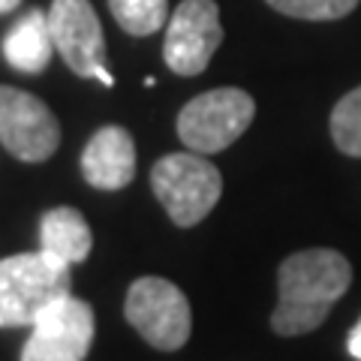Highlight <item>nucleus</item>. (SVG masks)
I'll return each instance as SVG.
<instances>
[{
    "mask_svg": "<svg viewBox=\"0 0 361 361\" xmlns=\"http://www.w3.org/2000/svg\"><path fill=\"white\" fill-rule=\"evenodd\" d=\"M349 283L353 265L337 250L313 247L286 256L277 268V307L271 313V329L280 337L316 331L346 295Z\"/></svg>",
    "mask_w": 361,
    "mask_h": 361,
    "instance_id": "1",
    "label": "nucleus"
},
{
    "mask_svg": "<svg viewBox=\"0 0 361 361\" xmlns=\"http://www.w3.org/2000/svg\"><path fill=\"white\" fill-rule=\"evenodd\" d=\"M70 268L42 250L0 259V329L33 325L54 301L70 295Z\"/></svg>",
    "mask_w": 361,
    "mask_h": 361,
    "instance_id": "2",
    "label": "nucleus"
},
{
    "mask_svg": "<svg viewBox=\"0 0 361 361\" xmlns=\"http://www.w3.org/2000/svg\"><path fill=\"white\" fill-rule=\"evenodd\" d=\"M151 190L166 208L169 220L180 229H190L208 217L223 193L220 169L208 154L180 151L166 154L151 169Z\"/></svg>",
    "mask_w": 361,
    "mask_h": 361,
    "instance_id": "3",
    "label": "nucleus"
},
{
    "mask_svg": "<svg viewBox=\"0 0 361 361\" xmlns=\"http://www.w3.org/2000/svg\"><path fill=\"white\" fill-rule=\"evenodd\" d=\"M256 118L253 97L241 87H214L193 97L178 115V135L190 151L217 154L238 142Z\"/></svg>",
    "mask_w": 361,
    "mask_h": 361,
    "instance_id": "4",
    "label": "nucleus"
},
{
    "mask_svg": "<svg viewBox=\"0 0 361 361\" xmlns=\"http://www.w3.org/2000/svg\"><path fill=\"white\" fill-rule=\"evenodd\" d=\"M123 316L145 343L160 353H175L190 341L193 313L190 301L172 280L166 277H139L127 289Z\"/></svg>",
    "mask_w": 361,
    "mask_h": 361,
    "instance_id": "5",
    "label": "nucleus"
},
{
    "mask_svg": "<svg viewBox=\"0 0 361 361\" xmlns=\"http://www.w3.org/2000/svg\"><path fill=\"white\" fill-rule=\"evenodd\" d=\"M0 145L25 163H45L61 145V123L39 97L0 85Z\"/></svg>",
    "mask_w": 361,
    "mask_h": 361,
    "instance_id": "6",
    "label": "nucleus"
},
{
    "mask_svg": "<svg viewBox=\"0 0 361 361\" xmlns=\"http://www.w3.org/2000/svg\"><path fill=\"white\" fill-rule=\"evenodd\" d=\"M223 42L220 6L214 0H180L166 25L163 58L178 75H199L208 70Z\"/></svg>",
    "mask_w": 361,
    "mask_h": 361,
    "instance_id": "7",
    "label": "nucleus"
},
{
    "mask_svg": "<svg viewBox=\"0 0 361 361\" xmlns=\"http://www.w3.org/2000/svg\"><path fill=\"white\" fill-rule=\"evenodd\" d=\"M49 25L54 37V49L75 75L99 78L106 87L115 85V78L106 70V42L99 18L90 6V0H51Z\"/></svg>",
    "mask_w": 361,
    "mask_h": 361,
    "instance_id": "8",
    "label": "nucleus"
},
{
    "mask_svg": "<svg viewBox=\"0 0 361 361\" xmlns=\"http://www.w3.org/2000/svg\"><path fill=\"white\" fill-rule=\"evenodd\" d=\"M21 349V361H85L94 341V310L87 301L66 295L54 301Z\"/></svg>",
    "mask_w": 361,
    "mask_h": 361,
    "instance_id": "9",
    "label": "nucleus"
},
{
    "mask_svg": "<svg viewBox=\"0 0 361 361\" xmlns=\"http://www.w3.org/2000/svg\"><path fill=\"white\" fill-rule=\"evenodd\" d=\"M82 175L97 190H123L135 175V145L123 127H103L82 151Z\"/></svg>",
    "mask_w": 361,
    "mask_h": 361,
    "instance_id": "10",
    "label": "nucleus"
},
{
    "mask_svg": "<svg viewBox=\"0 0 361 361\" xmlns=\"http://www.w3.org/2000/svg\"><path fill=\"white\" fill-rule=\"evenodd\" d=\"M94 238H90V226L75 208H51L39 220V250L54 259L58 265L70 268L85 262Z\"/></svg>",
    "mask_w": 361,
    "mask_h": 361,
    "instance_id": "11",
    "label": "nucleus"
},
{
    "mask_svg": "<svg viewBox=\"0 0 361 361\" xmlns=\"http://www.w3.org/2000/svg\"><path fill=\"white\" fill-rule=\"evenodd\" d=\"M51 51H54V37H51L49 16L42 9H30L27 16H21L18 25L4 39L6 63L27 75L42 73L51 61Z\"/></svg>",
    "mask_w": 361,
    "mask_h": 361,
    "instance_id": "12",
    "label": "nucleus"
},
{
    "mask_svg": "<svg viewBox=\"0 0 361 361\" xmlns=\"http://www.w3.org/2000/svg\"><path fill=\"white\" fill-rule=\"evenodd\" d=\"M109 9L130 37H151L169 18V0H109Z\"/></svg>",
    "mask_w": 361,
    "mask_h": 361,
    "instance_id": "13",
    "label": "nucleus"
},
{
    "mask_svg": "<svg viewBox=\"0 0 361 361\" xmlns=\"http://www.w3.org/2000/svg\"><path fill=\"white\" fill-rule=\"evenodd\" d=\"M331 139L346 157H361V85L341 97L331 111Z\"/></svg>",
    "mask_w": 361,
    "mask_h": 361,
    "instance_id": "14",
    "label": "nucleus"
},
{
    "mask_svg": "<svg viewBox=\"0 0 361 361\" xmlns=\"http://www.w3.org/2000/svg\"><path fill=\"white\" fill-rule=\"evenodd\" d=\"M271 9L283 13L289 18L304 21H334L349 16L358 6V0H265Z\"/></svg>",
    "mask_w": 361,
    "mask_h": 361,
    "instance_id": "15",
    "label": "nucleus"
},
{
    "mask_svg": "<svg viewBox=\"0 0 361 361\" xmlns=\"http://www.w3.org/2000/svg\"><path fill=\"white\" fill-rule=\"evenodd\" d=\"M346 346H349V355H353L355 361H361V319H358V325L353 329V334H349Z\"/></svg>",
    "mask_w": 361,
    "mask_h": 361,
    "instance_id": "16",
    "label": "nucleus"
},
{
    "mask_svg": "<svg viewBox=\"0 0 361 361\" xmlns=\"http://www.w3.org/2000/svg\"><path fill=\"white\" fill-rule=\"evenodd\" d=\"M18 4H21V0H0V16H4V13H13Z\"/></svg>",
    "mask_w": 361,
    "mask_h": 361,
    "instance_id": "17",
    "label": "nucleus"
}]
</instances>
